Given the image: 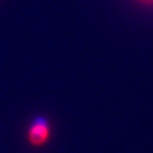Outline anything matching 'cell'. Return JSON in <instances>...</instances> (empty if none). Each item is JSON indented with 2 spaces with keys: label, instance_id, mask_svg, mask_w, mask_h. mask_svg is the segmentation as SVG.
I'll return each mask as SVG.
<instances>
[{
  "label": "cell",
  "instance_id": "6da1fadb",
  "mask_svg": "<svg viewBox=\"0 0 153 153\" xmlns=\"http://www.w3.org/2000/svg\"><path fill=\"white\" fill-rule=\"evenodd\" d=\"M52 135V127L50 121L44 116L35 117L28 129H27V140L33 147H41L45 146Z\"/></svg>",
  "mask_w": 153,
  "mask_h": 153
},
{
  "label": "cell",
  "instance_id": "7a4b0ae2",
  "mask_svg": "<svg viewBox=\"0 0 153 153\" xmlns=\"http://www.w3.org/2000/svg\"><path fill=\"white\" fill-rule=\"evenodd\" d=\"M141 1H145V3H151V1H153V0H141Z\"/></svg>",
  "mask_w": 153,
  "mask_h": 153
}]
</instances>
